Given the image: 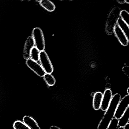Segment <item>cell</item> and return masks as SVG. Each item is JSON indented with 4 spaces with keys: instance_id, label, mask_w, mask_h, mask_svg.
Returning <instances> with one entry per match:
<instances>
[{
    "instance_id": "cell-1",
    "label": "cell",
    "mask_w": 129,
    "mask_h": 129,
    "mask_svg": "<svg viewBox=\"0 0 129 129\" xmlns=\"http://www.w3.org/2000/svg\"><path fill=\"white\" fill-rule=\"evenodd\" d=\"M121 99V96L119 94H115L113 96L109 107L99 123L98 129H107L111 122L114 119L117 108Z\"/></svg>"
},
{
    "instance_id": "cell-2",
    "label": "cell",
    "mask_w": 129,
    "mask_h": 129,
    "mask_svg": "<svg viewBox=\"0 0 129 129\" xmlns=\"http://www.w3.org/2000/svg\"><path fill=\"white\" fill-rule=\"evenodd\" d=\"M121 8L118 7H114L109 13L105 26V32L110 35L114 33V27L117 25V21L120 17Z\"/></svg>"
},
{
    "instance_id": "cell-3",
    "label": "cell",
    "mask_w": 129,
    "mask_h": 129,
    "mask_svg": "<svg viewBox=\"0 0 129 129\" xmlns=\"http://www.w3.org/2000/svg\"><path fill=\"white\" fill-rule=\"evenodd\" d=\"M32 37L35 42V47L40 52L44 51L45 48V42L42 30L39 27L34 28L33 30Z\"/></svg>"
},
{
    "instance_id": "cell-4",
    "label": "cell",
    "mask_w": 129,
    "mask_h": 129,
    "mask_svg": "<svg viewBox=\"0 0 129 129\" xmlns=\"http://www.w3.org/2000/svg\"><path fill=\"white\" fill-rule=\"evenodd\" d=\"M39 61L41 66L46 73L51 74L53 72V67L51 61L47 54L44 51L40 52Z\"/></svg>"
},
{
    "instance_id": "cell-5",
    "label": "cell",
    "mask_w": 129,
    "mask_h": 129,
    "mask_svg": "<svg viewBox=\"0 0 129 129\" xmlns=\"http://www.w3.org/2000/svg\"><path fill=\"white\" fill-rule=\"evenodd\" d=\"M129 107V95H125L120 100L117 108L114 117L119 120Z\"/></svg>"
},
{
    "instance_id": "cell-6",
    "label": "cell",
    "mask_w": 129,
    "mask_h": 129,
    "mask_svg": "<svg viewBox=\"0 0 129 129\" xmlns=\"http://www.w3.org/2000/svg\"><path fill=\"white\" fill-rule=\"evenodd\" d=\"M26 64L28 66L39 76L44 77L46 74L42 67L37 62L29 59L26 60Z\"/></svg>"
},
{
    "instance_id": "cell-7",
    "label": "cell",
    "mask_w": 129,
    "mask_h": 129,
    "mask_svg": "<svg viewBox=\"0 0 129 129\" xmlns=\"http://www.w3.org/2000/svg\"><path fill=\"white\" fill-rule=\"evenodd\" d=\"M112 98V92L110 89H107L103 94L102 101L100 109L102 111H106L109 107Z\"/></svg>"
},
{
    "instance_id": "cell-8",
    "label": "cell",
    "mask_w": 129,
    "mask_h": 129,
    "mask_svg": "<svg viewBox=\"0 0 129 129\" xmlns=\"http://www.w3.org/2000/svg\"><path fill=\"white\" fill-rule=\"evenodd\" d=\"M114 33L119 41L120 43L123 46L125 47L128 45V41L126 36L123 32L122 29L118 25H117L114 27Z\"/></svg>"
},
{
    "instance_id": "cell-9",
    "label": "cell",
    "mask_w": 129,
    "mask_h": 129,
    "mask_svg": "<svg viewBox=\"0 0 129 129\" xmlns=\"http://www.w3.org/2000/svg\"><path fill=\"white\" fill-rule=\"evenodd\" d=\"M35 45V42L32 36H29L27 38L24 47L23 57L25 59H30V52Z\"/></svg>"
},
{
    "instance_id": "cell-10",
    "label": "cell",
    "mask_w": 129,
    "mask_h": 129,
    "mask_svg": "<svg viewBox=\"0 0 129 129\" xmlns=\"http://www.w3.org/2000/svg\"><path fill=\"white\" fill-rule=\"evenodd\" d=\"M23 120L30 129H41L36 121L29 116H25Z\"/></svg>"
},
{
    "instance_id": "cell-11",
    "label": "cell",
    "mask_w": 129,
    "mask_h": 129,
    "mask_svg": "<svg viewBox=\"0 0 129 129\" xmlns=\"http://www.w3.org/2000/svg\"><path fill=\"white\" fill-rule=\"evenodd\" d=\"M103 94L100 92L95 94L93 100V107L95 110H98L101 108Z\"/></svg>"
},
{
    "instance_id": "cell-12",
    "label": "cell",
    "mask_w": 129,
    "mask_h": 129,
    "mask_svg": "<svg viewBox=\"0 0 129 129\" xmlns=\"http://www.w3.org/2000/svg\"><path fill=\"white\" fill-rule=\"evenodd\" d=\"M129 122V107L123 114L120 119L119 120L118 126L124 127Z\"/></svg>"
},
{
    "instance_id": "cell-13",
    "label": "cell",
    "mask_w": 129,
    "mask_h": 129,
    "mask_svg": "<svg viewBox=\"0 0 129 129\" xmlns=\"http://www.w3.org/2000/svg\"><path fill=\"white\" fill-rule=\"evenodd\" d=\"M40 4L43 8L49 11H53L56 8L55 5L50 1L48 0H42L39 1Z\"/></svg>"
},
{
    "instance_id": "cell-14",
    "label": "cell",
    "mask_w": 129,
    "mask_h": 129,
    "mask_svg": "<svg viewBox=\"0 0 129 129\" xmlns=\"http://www.w3.org/2000/svg\"><path fill=\"white\" fill-rule=\"evenodd\" d=\"M117 25L120 27L124 34L125 35L129 43V27L124 22L120 17L117 21Z\"/></svg>"
},
{
    "instance_id": "cell-15",
    "label": "cell",
    "mask_w": 129,
    "mask_h": 129,
    "mask_svg": "<svg viewBox=\"0 0 129 129\" xmlns=\"http://www.w3.org/2000/svg\"><path fill=\"white\" fill-rule=\"evenodd\" d=\"M40 51L36 47H33L30 52V59L37 62L39 60Z\"/></svg>"
},
{
    "instance_id": "cell-16",
    "label": "cell",
    "mask_w": 129,
    "mask_h": 129,
    "mask_svg": "<svg viewBox=\"0 0 129 129\" xmlns=\"http://www.w3.org/2000/svg\"><path fill=\"white\" fill-rule=\"evenodd\" d=\"M44 79L47 84L49 86H53L56 83L55 78L51 74L46 73L44 76Z\"/></svg>"
},
{
    "instance_id": "cell-17",
    "label": "cell",
    "mask_w": 129,
    "mask_h": 129,
    "mask_svg": "<svg viewBox=\"0 0 129 129\" xmlns=\"http://www.w3.org/2000/svg\"><path fill=\"white\" fill-rule=\"evenodd\" d=\"M13 127L14 129H30L25 123L20 120L14 122Z\"/></svg>"
},
{
    "instance_id": "cell-18",
    "label": "cell",
    "mask_w": 129,
    "mask_h": 129,
    "mask_svg": "<svg viewBox=\"0 0 129 129\" xmlns=\"http://www.w3.org/2000/svg\"><path fill=\"white\" fill-rule=\"evenodd\" d=\"M120 17L129 27V13L126 10L121 11Z\"/></svg>"
},
{
    "instance_id": "cell-19",
    "label": "cell",
    "mask_w": 129,
    "mask_h": 129,
    "mask_svg": "<svg viewBox=\"0 0 129 129\" xmlns=\"http://www.w3.org/2000/svg\"><path fill=\"white\" fill-rule=\"evenodd\" d=\"M118 123L119 120L115 118H114L107 129H117L118 126Z\"/></svg>"
},
{
    "instance_id": "cell-20",
    "label": "cell",
    "mask_w": 129,
    "mask_h": 129,
    "mask_svg": "<svg viewBox=\"0 0 129 129\" xmlns=\"http://www.w3.org/2000/svg\"><path fill=\"white\" fill-rule=\"evenodd\" d=\"M123 72L129 78V66H125L122 68Z\"/></svg>"
},
{
    "instance_id": "cell-21",
    "label": "cell",
    "mask_w": 129,
    "mask_h": 129,
    "mask_svg": "<svg viewBox=\"0 0 129 129\" xmlns=\"http://www.w3.org/2000/svg\"><path fill=\"white\" fill-rule=\"evenodd\" d=\"M117 2H118L119 4H125V1L124 0V1H120V0H117Z\"/></svg>"
},
{
    "instance_id": "cell-22",
    "label": "cell",
    "mask_w": 129,
    "mask_h": 129,
    "mask_svg": "<svg viewBox=\"0 0 129 129\" xmlns=\"http://www.w3.org/2000/svg\"><path fill=\"white\" fill-rule=\"evenodd\" d=\"M50 129H61L57 126H52L50 127Z\"/></svg>"
},
{
    "instance_id": "cell-23",
    "label": "cell",
    "mask_w": 129,
    "mask_h": 129,
    "mask_svg": "<svg viewBox=\"0 0 129 129\" xmlns=\"http://www.w3.org/2000/svg\"><path fill=\"white\" fill-rule=\"evenodd\" d=\"M125 129H129V122L124 127Z\"/></svg>"
},
{
    "instance_id": "cell-24",
    "label": "cell",
    "mask_w": 129,
    "mask_h": 129,
    "mask_svg": "<svg viewBox=\"0 0 129 129\" xmlns=\"http://www.w3.org/2000/svg\"><path fill=\"white\" fill-rule=\"evenodd\" d=\"M125 3L127 4H129V0H125Z\"/></svg>"
},
{
    "instance_id": "cell-25",
    "label": "cell",
    "mask_w": 129,
    "mask_h": 129,
    "mask_svg": "<svg viewBox=\"0 0 129 129\" xmlns=\"http://www.w3.org/2000/svg\"><path fill=\"white\" fill-rule=\"evenodd\" d=\"M118 129H125L124 127H120Z\"/></svg>"
},
{
    "instance_id": "cell-26",
    "label": "cell",
    "mask_w": 129,
    "mask_h": 129,
    "mask_svg": "<svg viewBox=\"0 0 129 129\" xmlns=\"http://www.w3.org/2000/svg\"><path fill=\"white\" fill-rule=\"evenodd\" d=\"M127 93L129 95V88H128V89L127 90Z\"/></svg>"
}]
</instances>
